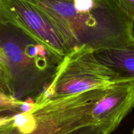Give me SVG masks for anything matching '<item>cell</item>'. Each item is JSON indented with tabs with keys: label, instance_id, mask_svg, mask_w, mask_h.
<instances>
[{
	"label": "cell",
	"instance_id": "cell-1",
	"mask_svg": "<svg viewBox=\"0 0 134 134\" xmlns=\"http://www.w3.org/2000/svg\"><path fill=\"white\" fill-rule=\"evenodd\" d=\"M72 49L117 48L134 42V21L113 0H35Z\"/></svg>",
	"mask_w": 134,
	"mask_h": 134
},
{
	"label": "cell",
	"instance_id": "cell-2",
	"mask_svg": "<svg viewBox=\"0 0 134 134\" xmlns=\"http://www.w3.org/2000/svg\"><path fill=\"white\" fill-rule=\"evenodd\" d=\"M64 57L21 29L0 22V92L24 101L53 81Z\"/></svg>",
	"mask_w": 134,
	"mask_h": 134
},
{
	"label": "cell",
	"instance_id": "cell-3",
	"mask_svg": "<svg viewBox=\"0 0 134 134\" xmlns=\"http://www.w3.org/2000/svg\"><path fill=\"white\" fill-rule=\"evenodd\" d=\"M94 51L82 46L65 55L52 82L35 98V103L106 88L116 83L114 73L97 60Z\"/></svg>",
	"mask_w": 134,
	"mask_h": 134
},
{
	"label": "cell",
	"instance_id": "cell-4",
	"mask_svg": "<svg viewBox=\"0 0 134 134\" xmlns=\"http://www.w3.org/2000/svg\"><path fill=\"white\" fill-rule=\"evenodd\" d=\"M107 88L35 104L31 113L36 120V127L30 134H65L79 127L96 124L92 117V108Z\"/></svg>",
	"mask_w": 134,
	"mask_h": 134
},
{
	"label": "cell",
	"instance_id": "cell-5",
	"mask_svg": "<svg viewBox=\"0 0 134 134\" xmlns=\"http://www.w3.org/2000/svg\"><path fill=\"white\" fill-rule=\"evenodd\" d=\"M0 22L21 29L63 57L73 51L51 16L35 0H0Z\"/></svg>",
	"mask_w": 134,
	"mask_h": 134
},
{
	"label": "cell",
	"instance_id": "cell-6",
	"mask_svg": "<svg viewBox=\"0 0 134 134\" xmlns=\"http://www.w3.org/2000/svg\"><path fill=\"white\" fill-rule=\"evenodd\" d=\"M134 107V82H121L109 86L94 103L91 111L94 122L112 133Z\"/></svg>",
	"mask_w": 134,
	"mask_h": 134
},
{
	"label": "cell",
	"instance_id": "cell-7",
	"mask_svg": "<svg viewBox=\"0 0 134 134\" xmlns=\"http://www.w3.org/2000/svg\"><path fill=\"white\" fill-rule=\"evenodd\" d=\"M97 60L111 70L116 83L134 82V42L117 48H106L94 51Z\"/></svg>",
	"mask_w": 134,
	"mask_h": 134
},
{
	"label": "cell",
	"instance_id": "cell-8",
	"mask_svg": "<svg viewBox=\"0 0 134 134\" xmlns=\"http://www.w3.org/2000/svg\"><path fill=\"white\" fill-rule=\"evenodd\" d=\"M109 130L100 124H92L83 126L65 134H111Z\"/></svg>",
	"mask_w": 134,
	"mask_h": 134
},
{
	"label": "cell",
	"instance_id": "cell-9",
	"mask_svg": "<svg viewBox=\"0 0 134 134\" xmlns=\"http://www.w3.org/2000/svg\"><path fill=\"white\" fill-rule=\"evenodd\" d=\"M119 9L134 21V0H113Z\"/></svg>",
	"mask_w": 134,
	"mask_h": 134
},
{
	"label": "cell",
	"instance_id": "cell-10",
	"mask_svg": "<svg viewBox=\"0 0 134 134\" xmlns=\"http://www.w3.org/2000/svg\"><path fill=\"white\" fill-rule=\"evenodd\" d=\"M132 134H134V130L133 131V133H132Z\"/></svg>",
	"mask_w": 134,
	"mask_h": 134
}]
</instances>
